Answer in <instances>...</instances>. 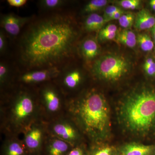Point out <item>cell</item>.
Instances as JSON below:
<instances>
[{
	"instance_id": "6da1fadb",
	"label": "cell",
	"mask_w": 155,
	"mask_h": 155,
	"mask_svg": "<svg viewBox=\"0 0 155 155\" xmlns=\"http://www.w3.org/2000/svg\"><path fill=\"white\" fill-rule=\"evenodd\" d=\"M78 36L76 24L68 13L33 19L26 25L17 45L18 71L62 69L70 63Z\"/></svg>"
},
{
	"instance_id": "7a4b0ae2",
	"label": "cell",
	"mask_w": 155,
	"mask_h": 155,
	"mask_svg": "<svg viewBox=\"0 0 155 155\" xmlns=\"http://www.w3.org/2000/svg\"><path fill=\"white\" fill-rule=\"evenodd\" d=\"M41 118L36 87L14 85L1 94L0 130L5 136H18Z\"/></svg>"
},
{
	"instance_id": "3957f363",
	"label": "cell",
	"mask_w": 155,
	"mask_h": 155,
	"mask_svg": "<svg viewBox=\"0 0 155 155\" xmlns=\"http://www.w3.org/2000/svg\"><path fill=\"white\" fill-rule=\"evenodd\" d=\"M67 100V114L75 120L91 142H102L109 137L110 110L101 93L93 87Z\"/></svg>"
},
{
	"instance_id": "277c9868",
	"label": "cell",
	"mask_w": 155,
	"mask_h": 155,
	"mask_svg": "<svg viewBox=\"0 0 155 155\" xmlns=\"http://www.w3.org/2000/svg\"><path fill=\"white\" fill-rule=\"evenodd\" d=\"M119 110L120 121L130 133L143 136L151 133L155 128V89H134L123 97Z\"/></svg>"
},
{
	"instance_id": "5b68a950",
	"label": "cell",
	"mask_w": 155,
	"mask_h": 155,
	"mask_svg": "<svg viewBox=\"0 0 155 155\" xmlns=\"http://www.w3.org/2000/svg\"><path fill=\"white\" fill-rule=\"evenodd\" d=\"M43 121L48 122L67 114L68 100L53 81L36 87Z\"/></svg>"
},
{
	"instance_id": "8992f818",
	"label": "cell",
	"mask_w": 155,
	"mask_h": 155,
	"mask_svg": "<svg viewBox=\"0 0 155 155\" xmlns=\"http://www.w3.org/2000/svg\"><path fill=\"white\" fill-rule=\"evenodd\" d=\"M130 61L120 55L108 54L100 57L93 62L90 68L91 75L98 80L116 82L130 72Z\"/></svg>"
},
{
	"instance_id": "52a82bcc",
	"label": "cell",
	"mask_w": 155,
	"mask_h": 155,
	"mask_svg": "<svg viewBox=\"0 0 155 155\" xmlns=\"http://www.w3.org/2000/svg\"><path fill=\"white\" fill-rule=\"evenodd\" d=\"M47 125L49 134L73 147L82 144V139L86 137L75 120L68 114L47 122Z\"/></svg>"
},
{
	"instance_id": "ba28073f",
	"label": "cell",
	"mask_w": 155,
	"mask_h": 155,
	"mask_svg": "<svg viewBox=\"0 0 155 155\" xmlns=\"http://www.w3.org/2000/svg\"><path fill=\"white\" fill-rule=\"evenodd\" d=\"M24 146L28 155H42L45 142L49 134L47 123L42 120L34 122L24 131Z\"/></svg>"
},
{
	"instance_id": "9c48e42d",
	"label": "cell",
	"mask_w": 155,
	"mask_h": 155,
	"mask_svg": "<svg viewBox=\"0 0 155 155\" xmlns=\"http://www.w3.org/2000/svg\"><path fill=\"white\" fill-rule=\"evenodd\" d=\"M61 69L49 68L25 71H16L14 86L36 87L41 84L55 79Z\"/></svg>"
},
{
	"instance_id": "30bf717a",
	"label": "cell",
	"mask_w": 155,
	"mask_h": 155,
	"mask_svg": "<svg viewBox=\"0 0 155 155\" xmlns=\"http://www.w3.org/2000/svg\"><path fill=\"white\" fill-rule=\"evenodd\" d=\"M83 81L82 72L78 68H72L69 63L61 69L60 74L53 81L68 99L76 95Z\"/></svg>"
},
{
	"instance_id": "8fae6325",
	"label": "cell",
	"mask_w": 155,
	"mask_h": 155,
	"mask_svg": "<svg viewBox=\"0 0 155 155\" xmlns=\"http://www.w3.org/2000/svg\"><path fill=\"white\" fill-rule=\"evenodd\" d=\"M33 17H19L13 13L5 14L1 16V26L11 37L15 38Z\"/></svg>"
},
{
	"instance_id": "7c38bea8",
	"label": "cell",
	"mask_w": 155,
	"mask_h": 155,
	"mask_svg": "<svg viewBox=\"0 0 155 155\" xmlns=\"http://www.w3.org/2000/svg\"><path fill=\"white\" fill-rule=\"evenodd\" d=\"M73 147L67 142L48 134L45 142L42 155H67Z\"/></svg>"
},
{
	"instance_id": "4fadbf2b",
	"label": "cell",
	"mask_w": 155,
	"mask_h": 155,
	"mask_svg": "<svg viewBox=\"0 0 155 155\" xmlns=\"http://www.w3.org/2000/svg\"><path fill=\"white\" fill-rule=\"evenodd\" d=\"M0 155H28L22 140L18 136H5Z\"/></svg>"
},
{
	"instance_id": "5bb4252c",
	"label": "cell",
	"mask_w": 155,
	"mask_h": 155,
	"mask_svg": "<svg viewBox=\"0 0 155 155\" xmlns=\"http://www.w3.org/2000/svg\"><path fill=\"white\" fill-rule=\"evenodd\" d=\"M119 154L120 155H155V145L130 143L121 147Z\"/></svg>"
},
{
	"instance_id": "9a60e30c",
	"label": "cell",
	"mask_w": 155,
	"mask_h": 155,
	"mask_svg": "<svg viewBox=\"0 0 155 155\" xmlns=\"http://www.w3.org/2000/svg\"><path fill=\"white\" fill-rule=\"evenodd\" d=\"M80 49L82 57L87 61L94 60L100 52L99 45L94 38L85 39L81 44Z\"/></svg>"
},
{
	"instance_id": "2e32d148",
	"label": "cell",
	"mask_w": 155,
	"mask_h": 155,
	"mask_svg": "<svg viewBox=\"0 0 155 155\" xmlns=\"http://www.w3.org/2000/svg\"><path fill=\"white\" fill-rule=\"evenodd\" d=\"M16 71H13L5 62L0 63V91L5 92L14 86Z\"/></svg>"
},
{
	"instance_id": "e0dca14e",
	"label": "cell",
	"mask_w": 155,
	"mask_h": 155,
	"mask_svg": "<svg viewBox=\"0 0 155 155\" xmlns=\"http://www.w3.org/2000/svg\"><path fill=\"white\" fill-rule=\"evenodd\" d=\"M155 25V16L147 9H142L137 14L134 26L137 30L151 29Z\"/></svg>"
},
{
	"instance_id": "ac0fdd59",
	"label": "cell",
	"mask_w": 155,
	"mask_h": 155,
	"mask_svg": "<svg viewBox=\"0 0 155 155\" xmlns=\"http://www.w3.org/2000/svg\"><path fill=\"white\" fill-rule=\"evenodd\" d=\"M107 23L103 16L97 13L89 14L84 20V29L87 31H99Z\"/></svg>"
},
{
	"instance_id": "d6986e66",
	"label": "cell",
	"mask_w": 155,
	"mask_h": 155,
	"mask_svg": "<svg viewBox=\"0 0 155 155\" xmlns=\"http://www.w3.org/2000/svg\"><path fill=\"white\" fill-rule=\"evenodd\" d=\"M101 142H92L87 149L86 155H118L114 147L101 144Z\"/></svg>"
},
{
	"instance_id": "ffe728a7",
	"label": "cell",
	"mask_w": 155,
	"mask_h": 155,
	"mask_svg": "<svg viewBox=\"0 0 155 155\" xmlns=\"http://www.w3.org/2000/svg\"><path fill=\"white\" fill-rule=\"evenodd\" d=\"M117 41L129 48H135L137 44V36L132 31L124 29L117 34Z\"/></svg>"
},
{
	"instance_id": "44dd1931",
	"label": "cell",
	"mask_w": 155,
	"mask_h": 155,
	"mask_svg": "<svg viewBox=\"0 0 155 155\" xmlns=\"http://www.w3.org/2000/svg\"><path fill=\"white\" fill-rule=\"evenodd\" d=\"M137 43L144 52H150L154 48V43L148 34H139L137 36Z\"/></svg>"
},
{
	"instance_id": "7402d4cb",
	"label": "cell",
	"mask_w": 155,
	"mask_h": 155,
	"mask_svg": "<svg viewBox=\"0 0 155 155\" xmlns=\"http://www.w3.org/2000/svg\"><path fill=\"white\" fill-rule=\"evenodd\" d=\"M107 0H92L85 5L83 9L84 14H92L101 10L107 5Z\"/></svg>"
},
{
	"instance_id": "603a6c76",
	"label": "cell",
	"mask_w": 155,
	"mask_h": 155,
	"mask_svg": "<svg viewBox=\"0 0 155 155\" xmlns=\"http://www.w3.org/2000/svg\"><path fill=\"white\" fill-rule=\"evenodd\" d=\"M67 2V1L63 0H42L39 2L41 8L47 11L61 8Z\"/></svg>"
},
{
	"instance_id": "cb8c5ba5",
	"label": "cell",
	"mask_w": 155,
	"mask_h": 155,
	"mask_svg": "<svg viewBox=\"0 0 155 155\" xmlns=\"http://www.w3.org/2000/svg\"><path fill=\"white\" fill-rule=\"evenodd\" d=\"M135 18L132 13H125L119 19V25L125 29H128L134 24Z\"/></svg>"
},
{
	"instance_id": "d4e9b609",
	"label": "cell",
	"mask_w": 155,
	"mask_h": 155,
	"mask_svg": "<svg viewBox=\"0 0 155 155\" xmlns=\"http://www.w3.org/2000/svg\"><path fill=\"white\" fill-rule=\"evenodd\" d=\"M118 3L123 8L134 10L140 8L141 2L140 0H121Z\"/></svg>"
},
{
	"instance_id": "484cf974",
	"label": "cell",
	"mask_w": 155,
	"mask_h": 155,
	"mask_svg": "<svg viewBox=\"0 0 155 155\" xmlns=\"http://www.w3.org/2000/svg\"><path fill=\"white\" fill-rule=\"evenodd\" d=\"M143 68L147 75L151 77H155V61L153 58H147L145 61Z\"/></svg>"
},
{
	"instance_id": "4316f807",
	"label": "cell",
	"mask_w": 155,
	"mask_h": 155,
	"mask_svg": "<svg viewBox=\"0 0 155 155\" xmlns=\"http://www.w3.org/2000/svg\"><path fill=\"white\" fill-rule=\"evenodd\" d=\"M87 149L82 143L73 147L67 155H86Z\"/></svg>"
},
{
	"instance_id": "83f0119b",
	"label": "cell",
	"mask_w": 155,
	"mask_h": 155,
	"mask_svg": "<svg viewBox=\"0 0 155 155\" xmlns=\"http://www.w3.org/2000/svg\"><path fill=\"white\" fill-rule=\"evenodd\" d=\"M7 48V41L4 31H0V53L1 54L5 52Z\"/></svg>"
},
{
	"instance_id": "f1b7e54d",
	"label": "cell",
	"mask_w": 155,
	"mask_h": 155,
	"mask_svg": "<svg viewBox=\"0 0 155 155\" xmlns=\"http://www.w3.org/2000/svg\"><path fill=\"white\" fill-rule=\"evenodd\" d=\"M122 10L121 8L116 6L111 5L107 7L104 11V14L103 17L104 19L108 18L112 14L116 13L117 11H121Z\"/></svg>"
},
{
	"instance_id": "f546056e",
	"label": "cell",
	"mask_w": 155,
	"mask_h": 155,
	"mask_svg": "<svg viewBox=\"0 0 155 155\" xmlns=\"http://www.w3.org/2000/svg\"><path fill=\"white\" fill-rule=\"evenodd\" d=\"M117 35V32H110L104 34H98V38L100 40L107 41L113 40L114 39Z\"/></svg>"
},
{
	"instance_id": "4dcf8cb0",
	"label": "cell",
	"mask_w": 155,
	"mask_h": 155,
	"mask_svg": "<svg viewBox=\"0 0 155 155\" xmlns=\"http://www.w3.org/2000/svg\"><path fill=\"white\" fill-rule=\"evenodd\" d=\"M118 28L117 26L114 24H109L105 27H103L101 30L99 31L98 34H104L107 33H110V32H117Z\"/></svg>"
},
{
	"instance_id": "1f68e13d",
	"label": "cell",
	"mask_w": 155,
	"mask_h": 155,
	"mask_svg": "<svg viewBox=\"0 0 155 155\" xmlns=\"http://www.w3.org/2000/svg\"><path fill=\"white\" fill-rule=\"evenodd\" d=\"M7 2L10 6L19 8L25 5L27 3V1L26 0H8Z\"/></svg>"
},
{
	"instance_id": "d6a6232c",
	"label": "cell",
	"mask_w": 155,
	"mask_h": 155,
	"mask_svg": "<svg viewBox=\"0 0 155 155\" xmlns=\"http://www.w3.org/2000/svg\"><path fill=\"white\" fill-rule=\"evenodd\" d=\"M125 13H125V11L124 10H121V11H117L116 13L112 14L110 16L108 17V18H106V19H105L107 22L112 21V20H119L121 16Z\"/></svg>"
},
{
	"instance_id": "836d02e7",
	"label": "cell",
	"mask_w": 155,
	"mask_h": 155,
	"mask_svg": "<svg viewBox=\"0 0 155 155\" xmlns=\"http://www.w3.org/2000/svg\"><path fill=\"white\" fill-rule=\"evenodd\" d=\"M152 34L153 38V41L155 44V25L151 28Z\"/></svg>"
},
{
	"instance_id": "e575fe53",
	"label": "cell",
	"mask_w": 155,
	"mask_h": 155,
	"mask_svg": "<svg viewBox=\"0 0 155 155\" xmlns=\"http://www.w3.org/2000/svg\"><path fill=\"white\" fill-rule=\"evenodd\" d=\"M150 6L151 7L152 9L155 11V0H151L150 2Z\"/></svg>"
}]
</instances>
